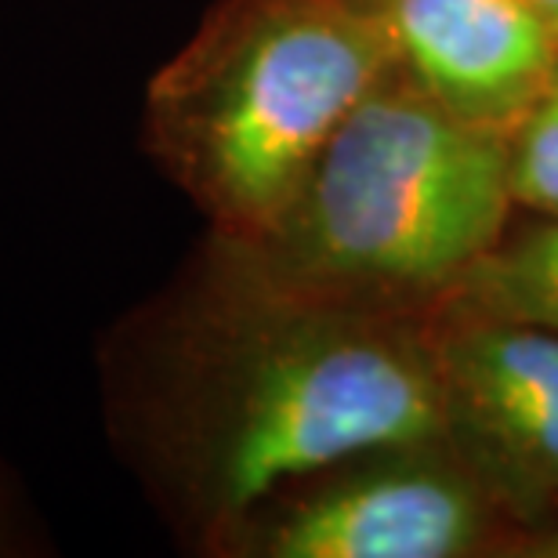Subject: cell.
Instances as JSON below:
<instances>
[{"label":"cell","instance_id":"1","mask_svg":"<svg viewBox=\"0 0 558 558\" xmlns=\"http://www.w3.org/2000/svg\"><path fill=\"white\" fill-rule=\"evenodd\" d=\"M174 450L215 522L352 457L421 450L446 432L432 349L388 308L232 294L182 338Z\"/></svg>","mask_w":558,"mask_h":558},{"label":"cell","instance_id":"2","mask_svg":"<svg viewBox=\"0 0 558 558\" xmlns=\"http://www.w3.org/2000/svg\"><path fill=\"white\" fill-rule=\"evenodd\" d=\"M508 207V138L450 117L396 65L323 145L287 215L226 243L215 287L392 308L461 283Z\"/></svg>","mask_w":558,"mask_h":558},{"label":"cell","instance_id":"3","mask_svg":"<svg viewBox=\"0 0 558 558\" xmlns=\"http://www.w3.org/2000/svg\"><path fill=\"white\" fill-rule=\"evenodd\" d=\"M396 65L392 26L371 0H221L153 76L145 145L221 243H251Z\"/></svg>","mask_w":558,"mask_h":558},{"label":"cell","instance_id":"4","mask_svg":"<svg viewBox=\"0 0 558 558\" xmlns=\"http://www.w3.org/2000/svg\"><path fill=\"white\" fill-rule=\"evenodd\" d=\"M446 428L515 497H558V333L475 316L428 344Z\"/></svg>","mask_w":558,"mask_h":558},{"label":"cell","instance_id":"5","mask_svg":"<svg viewBox=\"0 0 558 558\" xmlns=\"http://www.w3.org/2000/svg\"><path fill=\"white\" fill-rule=\"evenodd\" d=\"M399 70L435 106L511 138L558 70L530 0H381Z\"/></svg>","mask_w":558,"mask_h":558},{"label":"cell","instance_id":"6","mask_svg":"<svg viewBox=\"0 0 558 558\" xmlns=\"http://www.w3.org/2000/svg\"><path fill=\"white\" fill-rule=\"evenodd\" d=\"M483 508L428 464H377L298 497L258 544L272 558H453L475 548Z\"/></svg>","mask_w":558,"mask_h":558},{"label":"cell","instance_id":"7","mask_svg":"<svg viewBox=\"0 0 558 558\" xmlns=\"http://www.w3.org/2000/svg\"><path fill=\"white\" fill-rule=\"evenodd\" d=\"M475 316L530 323L558 333V221L494 247L461 279Z\"/></svg>","mask_w":558,"mask_h":558},{"label":"cell","instance_id":"8","mask_svg":"<svg viewBox=\"0 0 558 558\" xmlns=\"http://www.w3.org/2000/svg\"><path fill=\"white\" fill-rule=\"evenodd\" d=\"M508 189L515 204L558 221V70L508 138Z\"/></svg>","mask_w":558,"mask_h":558},{"label":"cell","instance_id":"9","mask_svg":"<svg viewBox=\"0 0 558 558\" xmlns=\"http://www.w3.org/2000/svg\"><path fill=\"white\" fill-rule=\"evenodd\" d=\"M530 8L537 11L541 22L548 26V33H551L555 44H558V0H530Z\"/></svg>","mask_w":558,"mask_h":558},{"label":"cell","instance_id":"10","mask_svg":"<svg viewBox=\"0 0 558 558\" xmlns=\"http://www.w3.org/2000/svg\"><path fill=\"white\" fill-rule=\"evenodd\" d=\"M541 555H555L558 558V530H551L548 537H544V548H537Z\"/></svg>","mask_w":558,"mask_h":558},{"label":"cell","instance_id":"11","mask_svg":"<svg viewBox=\"0 0 558 558\" xmlns=\"http://www.w3.org/2000/svg\"><path fill=\"white\" fill-rule=\"evenodd\" d=\"M371 4H381V0H371Z\"/></svg>","mask_w":558,"mask_h":558}]
</instances>
